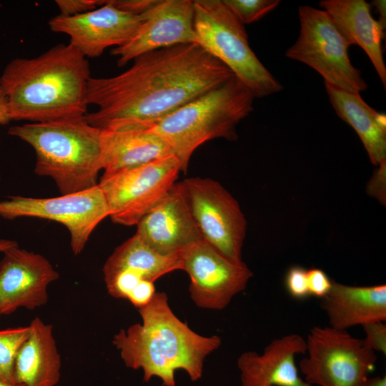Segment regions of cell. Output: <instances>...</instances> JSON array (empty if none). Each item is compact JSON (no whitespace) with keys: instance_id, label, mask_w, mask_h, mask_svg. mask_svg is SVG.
Listing matches in <instances>:
<instances>
[{"instance_id":"9a60e30c","label":"cell","mask_w":386,"mask_h":386,"mask_svg":"<svg viewBox=\"0 0 386 386\" xmlns=\"http://www.w3.org/2000/svg\"><path fill=\"white\" fill-rule=\"evenodd\" d=\"M0 262V316L24 307L34 310L48 300L49 285L59 273L43 255L15 244L3 252Z\"/></svg>"},{"instance_id":"44dd1931","label":"cell","mask_w":386,"mask_h":386,"mask_svg":"<svg viewBox=\"0 0 386 386\" xmlns=\"http://www.w3.org/2000/svg\"><path fill=\"white\" fill-rule=\"evenodd\" d=\"M29 328V335L16 359L15 383L56 386L60 379L61 362L52 326L37 317L32 320Z\"/></svg>"},{"instance_id":"484cf974","label":"cell","mask_w":386,"mask_h":386,"mask_svg":"<svg viewBox=\"0 0 386 386\" xmlns=\"http://www.w3.org/2000/svg\"><path fill=\"white\" fill-rule=\"evenodd\" d=\"M285 287L290 295L297 300L305 299L310 295L307 282V270L295 265L287 272L284 279Z\"/></svg>"},{"instance_id":"83f0119b","label":"cell","mask_w":386,"mask_h":386,"mask_svg":"<svg viewBox=\"0 0 386 386\" xmlns=\"http://www.w3.org/2000/svg\"><path fill=\"white\" fill-rule=\"evenodd\" d=\"M60 15L74 16L96 9L102 6L105 1L102 0H56Z\"/></svg>"},{"instance_id":"ba28073f","label":"cell","mask_w":386,"mask_h":386,"mask_svg":"<svg viewBox=\"0 0 386 386\" xmlns=\"http://www.w3.org/2000/svg\"><path fill=\"white\" fill-rule=\"evenodd\" d=\"M305 340L299 367L312 386H364L375 367V352L345 330L315 326Z\"/></svg>"},{"instance_id":"d6a6232c","label":"cell","mask_w":386,"mask_h":386,"mask_svg":"<svg viewBox=\"0 0 386 386\" xmlns=\"http://www.w3.org/2000/svg\"><path fill=\"white\" fill-rule=\"evenodd\" d=\"M371 5H373L379 14L378 21L384 26L386 27V7L385 0H374L372 1Z\"/></svg>"},{"instance_id":"836d02e7","label":"cell","mask_w":386,"mask_h":386,"mask_svg":"<svg viewBox=\"0 0 386 386\" xmlns=\"http://www.w3.org/2000/svg\"><path fill=\"white\" fill-rule=\"evenodd\" d=\"M364 386H386V377H368L365 382Z\"/></svg>"},{"instance_id":"e0dca14e","label":"cell","mask_w":386,"mask_h":386,"mask_svg":"<svg viewBox=\"0 0 386 386\" xmlns=\"http://www.w3.org/2000/svg\"><path fill=\"white\" fill-rule=\"evenodd\" d=\"M306 340L290 334L273 340L262 355L249 351L237 360L241 386H312L299 375L297 355L305 354Z\"/></svg>"},{"instance_id":"6da1fadb","label":"cell","mask_w":386,"mask_h":386,"mask_svg":"<svg viewBox=\"0 0 386 386\" xmlns=\"http://www.w3.org/2000/svg\"><path fill=\"white\" fill-rule=\"evenodd\" d=\"M234 74L200 44H184L144 54L125 71L91 77L86 113L102 129H149L188 102L225 83Z\"/></svg>"},{"instance_id":"5b68a950","label":"cell","mask_w":386,"mask_h":386,"mask_svg":"<svg viewBox=\"0 0 386 386\" xmlns=\"http://www.w3.org/2000/svg\"><path fill=\"white\" fill-rule=\"evenodd\" d=\"M254 96L235 76L156 122L151 131L170 146L186 172L203 143L217 138L234 141L239 122L253 110Z\"/></svg>"},{"instance_id":"d590c367","label":"cell","mask_w":386,"mask_h":386,"mask_svg":"<svg viewBox=\"0 0 386 386\" xmlns=\"http://www.w3.org/2000/svg\"><path fill=\"white\" fill-rule=\"evenodd\" d=\"M0 386H24L21 384L9 383L0 379Z\"/></svg>"},{"instance_id":"d4e9b609","label":"cell","mask_w":386,"mask_h":386,"mask_svg":"<svg viewBox=\"0 0 386 386\" xmlns=\"http://www.w3.org/2000/svg\"><path fill=\"white\" fill-rule=\"evenodd\" d=\"M223 3L243 25L259 21L275 9L279 0H222Z\"/></svg>"},{"instance_id":"4dcf8cb0","label":"cell","mask_w":386,"mask_h":386,"mask_svg":"<svg viewBox=\"0 0 386 386\" xmlns=\"http://www.w3.org/2000/svg\"><path fill=\"white\" fill-rule=\"evenodd\" d=\"M155 0H110L116 8L134 15H141L149 9Z\"/></svg>"},{"instance_id":"ffe728a7","label":"cell","mask_w":386,"mask_h":386,"mask_svg":"<svg viewBox=\"0 0 386 386\" xmlns=\"http://www.w3.org/2000/svg\"><path fill=\"white\" fill-rule=\"evenodd\" d=\"M330 327L347 330L356 325L386 320V285L351 286L332 281L321 299Z\"/></svg>"},{"instance_id":"d6986e66","label":"cell","mask_w":386,"mask_h":386,"mask_svg":"<svg viewBox=\"0 0 386 386\" xmlns=\"http://www.w3.org/2000/svg\"><path fill=\"white\" fill-rule=\"evenodd\" d=\"M103 175L144 165L174 156L169 144L149 129L102 130Z\"/></svg>"},{"instance_id":"5bb4252c","label":"cell","mask_w":386,"mask_h":386,"mask_svg":"<svg viewBox=\"0 0 386 386\" xmlns=\"http://www.w3.org/2000/svg\"><path fill=\"white\" fill-rule=\"evenodd\" d=\"M143 16L123 11L110 0L91 11L74 16L57 15L49 21V29L69 36V43L85 57L94 58L111 46H120L135 34Z\"/></svg>"},{"instance_id":"9c48e42d","label":"cell","mask_w":386,"mask_h":386,"mask_svg":"<svg viewBox=\"0 0 386 386\" xmlns=\"http://www.w3.org/2000/svg\"><path fill=\"white\" fill-rule=\"evenodd\" d=\"M179 183L202 239L231 262L243 263L247 220L235 198L211 178L190 177Z\"/></svg>"},{"instance_id":"7a4b0ae2","label":"cell","mask_w":386,"mask_h":386,"mask_svg":"<svg viewBox=\"0 0 386 386\" xmlns=\"http://www.w3.org/2000/svg\"><path fill=\"white\" fill-rule=\"evenodd\" d=\"M89 64L70 43L5 66L0 87L11 120L46 122L84 117L89 106Z\"/></svg>"},{"instance_id":"8fae6325","label":"cell","mask_w":386,"mask_h":386,"mask_svg":"<svg viewBox=\"0 0 386 386\" xmlns=\"http://www.w3.org/2000/svg\"><path fill=\"white\" fill-rule=\"evenodd\" d=\"M109 214L99 184L55 197L14 196L0 202V216L6 219L29 217L63 224L69 232L70 246L75 255L83 251L93 231Z\"/></svg>"},{"instance_id":"ac0fdd59","label":"cell","mask_w":386,"mask_h":386,"mask_svg":"<svg viewBox=\"0 0 386 386\" xmlns=\"http://www.w3.org/2000/svg\"><path fill=\"white\" fill-rule=\"evenodd\" d=\"M319 6L329 14L350 45H357L365 51L385 89L386 67L382 48L385 27L372 17L371 4L364 0H322Z\"/></svg>"},{"instance_id":"30bf717a","label":"cell","mask_w":386,"mask_h":386,"mask_svg":"<svg viewBox=\"0 0 386 386\" xmlns=\"http://www.w3.org/2000/svg\"><path fill=\"white\" fill-rule=\"evenodd\" d=\"M181 164L174 156L102 175L98 182L116 224L137 225L176 184Z\"/></svg>"},{"instance_id":"7402d4cb","label":"cell","mask_w":386,"mask_h":386,"mask_svg":"<svg viewBox=\"0 0 386 386\" xmlns=\"http://www.w3.org/2000/svg\"><path fill=\"white\" fill-rule=\"evenodd\" d=\"M336 114L358 134L374 165L386 161V117L369 106L359 93L325 83Z\"/></svg>"},{"instance_id":"e575fe53","label":"cell","mask_w":386,"mask_h":386,"mask_svg":"<svg viewBox=\"0 0 386 386\" xmlns=\"http://www.w3.org/2000/svg\"><path fill=\"white\" fill-rule=\"evenodd\" d=\"M17 243L12 240L0 239V252H3L5 249L16 244Z\"/></svg>"},{"instance_id":"7c38bea8","label":"cell","mask_w":386,"mask_h":386,"mask_svg":"<svg viewBox=\"0 0 386 386\" xmlns=\"http://www.w3.org/2000/svg\"><path fill=\"white\" fill-rule=\"evenodd\" d=\"M182 269L190 277V297L197 307L222 310L243 291L252 272L245 263L236 264L201 239L180 253Z\"/></svg>"},{"instance_id":"2e32d148","label":"cell","mask_w":386,"mask_h":386,"mask_svg":"<svg viewBox=\"0 0 386 386\" xmlns=\"http://www.w3.org/2000/svg\"><path fill=\"white\" fill-rule=\"evenodd\" d=\"M136 234L156 252L177 254L202 239L192 218L179 183L137 224Z\"/></svg>"},{"instance_id":"f546056e","label":"cell","mask_w":386,"mask_h":386,"mask_svg":"<svg viewBox=\"0 0 386 386\" xmlns=\"http://www.w3.org/2000/svg\"><path fill=\"white\" fill-rule=\"evenodd\" d=\"M155 293L154 282L144 280L136 287L127 300L135 307L140 309L150 302Z\"/></svg>"},{"instance_id":"cb8c5ba5","label":"cell","mask_w":386,"mask_h":386,"mask_svg":"<svg viewBox=\"0 0 386 386\" xmlns=\"http://www.w3.org/2000/svg\"><path fill=\"white\" fill-rule=\"evenodd\" d=\"M29 325L0 330V379L15 383L14 366L18 352L27 339Z\"/></svg>"},{"instance_id":"52a82bcc","label":"cell","mask_w":386,"mask_h":386,"mask_svg":"<svg viewBox=\"0 0 386 386\" xmlns=\"http://www.w3.org/2000/svg\"><path fill=\"white\" fill-rule=\"evenodd\" d=\"M298 12L300 34L286 56L315 69L326 84L352 93L365 91L367 84L361 71L349 57L350 45L329 14L308 5L300 6Z\"/></svg>"},{"instance_id":"1f68e13d","label":"cell","mask_w":386,"mask_h":386,"mask_svg":"<svg viewBox=\"0 0 386 386\" xmlns=\"http://www.w3.org/2000/svg\"><path fill=\"white\" fill-rule=\"evenodd\" d=\"M11 121L7 99L0 87V125Z\"/></svg>"},{"instance_id":"277c9868","label":"cell","mask_w":386,"mask_h":386,"mask_svg":"<svg viewBox=\"0 0 386 386\" xmlns=\"http://www.w3.org/2000/svg\"><path fill=\"white\" fill-rule=\"evenodd\" d=\"M8 133L34 149V172L51 178L61 194L98 184L103 169L102 129L88 123L85 116L14 126Z\"/></svg>"},{"instance_id":"8992f818","label":"cell","mask_w":386,"mask_h":386,"mask_svg":"<svg viewBox=\"0 0 386 386\" xmlns=\"http://www.w3.org/2000/svg\"><path fill=\"white\" fill-rule=\"evenodd\" d=\"M194 24L199 44L222 61L254 97L280 91L282 84L250 48L244 28L222 0H194Z\"/></svg>"},{"instance_id":"3957f363","label":"cell","mask_w":386,"mask_h":386,"mask_svg":"<svg viewBox=\"0 0 386 386\" xmlns=\"http://www.w3.org/2000/svg\"><path fill=\"white\" fill-rule=\"evenodd\" d=\"M142 323L114 336L113 344L127 367L144 372L143 380L161 379L163 386H175L174 372L184 370L192 381L201 378L204 360L221 345L217 335L202 336L172 312L166 293L154 294L139 309Z\"/></svg>"},{"instance_id":"4316f807","label":"cell","mask_w":386,"mask_h":386,"mask_svg":"<svg viewBox=\"0 0 386 386\" xmlns=\"http://www.w3.org/2000/svg\"><path fill=\"white\" fill-rule=\"evenodd\" d=\"M365 332L363 343L374 352L386 354V325L383 322H369L362 325Z\"/></svg>"},{"instance_id":"f1b7e54d","label":"cell","mask_w":386,"mask_h":386,"mask_svg":"<svg viewBox=\"0 0 386 386\" xmlns=\"http://www.w3.org/2000/svg\"><path fill=\"white\" fill-rule=\"evenodd\" d=\"M332 281L321 269L311 268L307 270L308 290L310 296L322 299L332 288Z\"/></svg>"},{"instance_id":"603a6c76","label":"cell","mask_w":386,"mask_h":386,"mask_svg":"<svg viewBox=\"0 0 386 386\" xmlns=\"http://www.w3.org/2000/svg\"><path fill=\"white\" fill-rule=\"evenodd\" d=\"M177 269H182L179 253L160 254L134 234L114 249L106 261L103 272L124 271L142 280L154 282L163 275Z\"/></svg>"},{"instance_id":"4fadbf2b","label":"cell","mask_w":386,"mask_h":386,"mask_svg":"<svg viewBox=\"0 0 386 386\" xmlns=\"http://www.w3.org/2000/svg\"><path fill=\"white\" fill-rule=\"evenodd\" d=\"M142 15L144 21L133 36L111 51L118 58V66H125L152 51L179 44H199L194 24L193 1L155 0Z\"/></svg>"}]
</instances>
